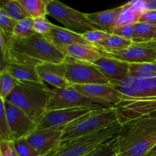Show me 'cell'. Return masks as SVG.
Returning a JSON list of instances; mask_svg holds the SVG:
<instances>
[{
	"instance_id": "7",
	"label": "cell",
	"mask_w": 156,
	"mask_h": 156,
	"mask_svg": "<svg viewBox=\"0 0 156 156\" xmlns=\"http://www.w3.org/2000/svg\"><path fill=\"white\" fill-rule=\"evenodd\" d=\"M64 63L66 66V78L71 86L111 84L94 64L78 61L66 56Z\"/></svg>"
},
{
	"instance_id": "2",
	"label": "cell",
	"mask_w": 156,
	"mask_h": 156,
	"mask_svg": "<svg viewBox=\"0 0 156 156\" xmlns=\"http://www.w3.org/2000/svg\"><path fill=\"white\" fill-rule=\"evenodd\" d=\"M118 156H146L156 146V119L140 117L122 123Z\"/></svg>"
},
{
	"instance_id": "39",
	"label": "cell",
	"mask_w": 156,
	"mask_h": 156,
	"mask_svg": "<svg viewBox=\"0 0 156 156\" xmlns=\"http://www.w3.org/2000/svg\"><path fill=\"white\" fill-rule=\"evenodd\" d=\"M146 2L143 1V0H138V1H131L128 2V4L131 6L133 9L136 11V12H139L142 15L143 12L147 11V8H146Z\"/></svg>"
},
{
	"instance_id": "4",
	"label": "cell",
	"mask_w": 156,
	"mask_h": 156,
	"mask_svg": "<svg viewBox=\"0 0 156 156\" xmlns=\"http://www.w3.org/2000/svg\"><path fill=\"white\" fill-rule=\"evenodd\" d=\"M117 123H120L115 107L93 110L63 128L62 143L97 133Z\"/></svg>"
},
{
	"instance_id": "24",
	"label": "cell",
	"mask_w": 156,
	"mask_h": 156,
	"mask_svg": "<svg viewBox=\"0 0 156 156\" xmlns=\"http://www.w3.org/2000/svg\"><path fill=\"white\" fill-rule=\"evenodd\" d=\"M156 34V25L139 21L136 24V33L133 42L136 44L146 43L154 40Z\"/></svg>"
},
{
	"instance_id": "6",
	"label": "cell",
	"mask_w": 156,
	"mask_h": 156,
	"mask_svg": "<svg viewBox=\"0 0 156 156\" xmlns=\"http://www.w3.org/2000/svg\"><path fill=\"white\" fill-rule=\"evenodd\" d=\"M47 15L61 23L65 28L81 34L99 29L91 24L85 13L76 10L56 0H47Z\"/></svg>"
},
{
	"instance_id": "30",
	"label": "cell",
	"mask_w": 156,
	"mask_h": 156,
	"mask_svg": "<svg viewBox=\"0 0 156 156\" xmlns=\"http://www.w3.org/2000/svg\"><path fill=\"white\" fill-rule=\"evenodd\" d=\"M0 141L12 142L14 137L6 116L5 100L0 98Z\"/></svg>"
},
{
	"instance_id": "17",
	"label": "cell",
	"mask_w": 156,
	"mask_h": 156,
	"mask_svg": "<svg viewBox=\"0 0 156 156\" xmlns=\"http://www.w3.org/2000/svg\"><path fill=\"white\" fill-rule=\"evenodd\" d=\"M41 81L55 88L71 86L66 78L65 63H43L37 66Z\"/></svg>"
},
{
	"instance_id": "35",
	"label": "cell",
	"mask_w": 156,
	"mask_h": 156,
	"mask_svg": "<svg viewBox=\"0 0 156 156\" xmlns=\"http://www.w3.org/2000/svg\"><path fill=\"white\" fill-rule=\"evenodd\" d=\"M34 19V29L36 34H38L45 35L48 34L51 30L53 24L46 16L39 17L37 18H33Z\"/></svg>"
},
{
	"instance_id": "9",
	"label": "cell",
	"mask_w": 156,
	"mask_h": 156,
	"mask_svg": "<svg viewBox=\"0 0 156 156\" xmlns=\"http://www.w3.org/2000/svg\"><path fill=\"white\" fill-rule=\"evenodd\" d=\"M112 85L123 94V98H156V77H140L129 75L123 81Z\"/></svg>"
},
{
	"instance_id": "28",
	"label": "cell",
	"mask_w": 156,
	"mask_h": 156,
	"mask_svg": "<svg viewBox=\"0 0 156 156\" xmlns=\"http://www.w3.org/2000/svg\"><path fill=\"white\" fill-rule=\"evenodd\" d=\"M0 98L5 100L13 91L18 84V81L5 69L0 71Z\"/></svg>"
},
{
	"instance_id": "25",
	"label": "cell",
	"mask_w": 156,
	"mask_h": 156,
	"mask_svg": "<svg viewBox=\"0 0 156 156\" xmlns=\"http://www.w3.org/2000/svg\"><path fill=\"white\" fill-rule=\"evenodd\" d=\"M24 10L32 18L47 15V0H19Z\"/></svg>"
},
{
	"instance_id": "8",
	"label": "cell",
	"mask_w": 156,
	"mask_h": 156,
	"mask_svg": "<svg viewBox=\"0 0 156 156\" xmlns=\"http://www.w3.org/2000/svg\"><path fill=\"white\" fill-rule=\"evenodd\" d=\"M98 105H101L96 101L84 95L73 86L64 88H50V98L47 111L90 108Z\"/></svg>"
},
{
	"instance_id": "19",
	"label": "cell",
	"mask_w": 156,
	"mask_h": 156,
	"mask_svg": "<svg viewBox=\"0 0 156 156\" xmlns=\"http://www.w3.org/2000/svg\"><path fill=\"white\" fill-rule=\"evenodd\" d=\"M121 9L122 5H120L119 7L108 10L92 13H85V15L91 24L98 27L99 29L112 34L113 30L117 26V20Z\"/></svg>"
},
{
	"instance_id": "27",
	"label": "cell",
	"mask_w": 156,
	"mask_h": 156,
	"mask_svg": "<svg viewBox=\"0 0 156 156\" xmlns=\"http://www.w3.org/2000/svg\"><path fill=\"white\" fill-rule=\"evenodd\" d=\"M129 75L140 77H156V61L129 64Z\"/></svg>"
},
{
	"instance_id": "3",
	"label": "cell",
	"mask_w": 156,
	"mask_h": 156,
	"mask_svg": "<svg viewBox=\"0 0 156 156\" xmlns=\"http://www.w3.org/2000/svg\"><path fill=\"white\" fill-rule=\"evenodd\" d=\"M50 88L44 82H18L5 101L22 110L35 123L47 111Z\"/></svg>"
},
{
	"instance_id": "34",
	"label": "cell",
	"mask_w": 156,
	"mask_h": 156,
	"mask_svg": "<svg viewBox=\"0 0 156 156\" xmlns=\"http://www.w3.org/2000/svg\"><path fill=\"white\" fill-rule=\"evenodd\" d=\"M17 21L11 18L3 9H0V31L8 36H13Z\"/></svg>"
},
{
	"instance_id": "29",
	"label": "cell",
	"mask_w": 156,
	"mask_h": 156,
	"mask_svg": "<svg viewBox=\"0 0 156 156\" xmlns=\"http://www.w3.org/2000/svg\"><path fill=\"white\" fill-rule=\"evenodd\" d=\"M140 16H141V14L133 9L131 6L128 4V2L122 5L121 12L119 15L118 20H117V27L126 25V24H136L140 21Z\"/></svg>"
},
{
	"instance_id": "43",
	"label": "cell",
	"mask_w": 156,
	"mask_h": 156,
	"mask_svg": "<svg viewBox=\"0 0 156 156\" xmlns=\"http://www.w3.org/2000/svg\"><path fill=\"white\" fill-rule=\"evenodd\" d=\"M154 40H156V34H155V38H154Z\"/></svg>"
},
{
	"instance_id": "37",
	"label": "cell",
	"mask_w": 156,
	"mask_h": 156,
	"mask_svg": "<svg viewBox=\"0 0 156 156\" xmlns=\"http://www.w3.org/2000/svg\"><path fill=\"white\" fill-rule=\"evenodd\" d=\"M0 156H19L14 148L12 142L0 141Z\"/></svg>"
},
{
	"instance_id": "12",
	"label": "cell",
	"mask_w": 156,
	"mask_h": 156,
	"mask_svg": "<svg viewBox=\"0 0 156 156\" xmlns=\"http://www.w3.org/2000/svg\"><path fill=\"white\" fill-rule=\"evenodd\" d=\"M63 128L35 129L26 139L40 156H48L60 146Z\"/></svg>"
},
{
	"instance_id": "14",
	"label": "cell",
	"mask_w": 156,
	"mask_h": 156,
	"mask_svg": "<svg viewBox=\"0 0 156 156\" xmlns=\"http://www.w3.org/2000/svg\"><path fill=\"white\" fill-rule=\"evenodd\" d=\"M102 55L126 62L129 64L155 62V50L149 43H133L130 47L115 52H102Z\"/></svg>"
},
{
	"instance_id": "33",
	"label": "cell",
	"mask_w": 156,
	"mask_h": 156,
	"mask_svg": "<svg viewBox=\"0 0 156 156\" xmlns=\"http://www.w3.org/2000/svg\"><path fill=\"white\" fill-rule=\"evenodd\" d=\"M111 34L101 29H96V30H90L82 34L84 39L91 46L97 47L99 44L105 41Z\"/></svg>"
},
{
	"instance_id": "1",
	"label": "cell",
	"mask_w": 156,
	"mask_h": 156,
	"mask_svg": "<svg viewBox=\"0 0 156 156\" xmlns=\"http://www.w3.org/2000/svg\"><path fill=\"white\" fill-rule=\"evenodd\" d=\"M9 62L37 66L43 63H62L66 56L44 36L38 34L28 37L8 36Z\"/></svg>"
},
{
	"instance_id": "15",
	"label": "cell",
	"mask_w": 156,
	"mask_h": 156,
	"mask_svg": "<svg viewBox=\"0 0 156 156\" xmlns=\"http://www.w3.org/2000/svg\"><path fill=\"white\" fill-rule=\"evenodd\" d=\"M5 108L14 140L27 137L37 129V123L22 110L6 101Z\"/></svg>"
},
{
	"instance_id": "16",
	"label": "cell",
	"mask_w": 156,
	"mask_h": 156,
	"mask_svg": "<svg viewBox=\"0 0 156 156\" xmlns=\"http://www.w3.org/2000/svg\"><path fill=\"white\" fill-rule=\"evenodd\" d=\"M93 64L111 85L121 82L129 76V63L105 55Z\"/></svg>"
},
{
	"instance_id": "41",
	"label": "cell",
	"mask_w": 156,
	"mask_h": 156,
	"mask_svg": "<svg viewBox=\"0 0 156 156\" xmlns=\"http://www.w3.org/2000/svg\"><path fill=\"white\" fill-rule=\"evenodd\" d=\"M146 156H156V146L149 152V154Z\"/></svg>"
},
{
	"instance_id": "36",
	"label": "cell",
	"mask_w": 156,
	"mask_h": 156,
	"mask_svg": "<svg viewBox=\"0 0 156 156\" xmlns=\"http://www.w3.org/2000/svg\"><path fill=\"white\" fill-rule=\"evenodd\" d=\"M136 33V24H126V25L118 26L113 30V34L118 35L121 37L133 41Z\"/></svg>"
},
{
	"instance_id": "11",
	"label": "cell",
	"mask_w": 156,
	"mask_h": 156,
	"mask_svg": "<svg viewBox=\"0 0 156 156\" xmlns=\"http://www.w3.org/2000/svg\"><path fill=\"white\" fill-rule=\"evenodd\" d=\"M102 108L101 105L90 108H74V109L56 110L47 111L41 120L37 123V129H49V128H63L78 120L82 116L91 112L93 110ZM105 108V107H103Z\"/></svg>"
},
{
	"instance_id": "26",
	"label": "cell",
	"mask_w": 156,
	"mask_h": 156,
	"mask_svg": "<svg viewBox=\"0 0 156 156\" xmlns=\"http://www.w3.org/2000/svg\"><path fill=\"white\" fill-rule=\"evenodd\" d=\"M117 135L104 142L85 156H118Z\"/></svg>"
},
{
	"instance_id": "32",
	"label": "cell",
	"mask_w": 156,
	"mask_h": 156,
	"mask_svg": "<svg viewBox=\"0 0 156 156\" xmlns=\"http://www.w3.org/2000/svg\"><path fill=\"white\" fill-rule=\"evenodd\" d=\"M12 142L15 151L19 156H40L34 148L28 143L26 137L16 139Z\"/></svg>"
},
{
	"instance_id": "38",
	"label": "cell",
	"mask_w": 156,
	"mask_h": 156,
	"mask_svg": "<svg viewBox=\"0 0 156 156\" xmlns=\"http://www.w3.org/2000/svg\"><path fill=\"white\" fill-rule=\"evenodd\" d=\"M140 21L156 25V10L146 11L143 12L140 16Z\"/></svg>"
},
{
	"instance_id": "42",
	"label": "cell",
	"mask_w": 156,
	"mask_h": 156,
	"mask_svg": "<svg viewBox=\"0 0 156 156\" xmlns=\"http://www.w3.org/2000/svg\"><path fill=\"white\" fill-rule=\"evenodd\" d=\"M149 117V118H153V119H156V111H154L153 113H152L151 114H149L148 117Z\"/></svg>"
},
{
	"instance_id": "31",
	"label": "cell",
	"mask_w": 156,
	"mask_h": 156,
	"mask_svg": "<svg viewBox=\"0 0 156 156\" xmlns=\"http://www.w3.org/2000/svg\"><path fill=\"white\" fill-rule=\"evenodd\" d=\"M34 29V19L30 17L18 21L14 30L13 36L18 38L28 37L35 34Z\"/></svg>"
},
{
	"instance_id": "21",
	"label": "cell",
	"mask_w": 156,
	"mask_h": 156,
	"mask_svg": "<svg viewBox=\"0 0 156 156\" xmlns=\"http://www.w3.org/2000/svg\"><path fill=\"white\" fill-rule=\"evenodd\" d=\"M2 69H5L18 82H43L34 66L9 62Z\"/></svg>"
},
{
	"instance_id": "10",
	"label": "cell",
	"mask_w": 156,
	"mask_h": 156,
	"mask_svg": "<svg viewBox=\"0 0 156 156\" xmlns=\"http://www.w3.org/2000/svg\"><path fill=\"white\" fill-rule=\"evenodd\" d=\"M118 114L120 123L140 117H148L156 111V98H123L115 106Z\"/></svg>"
},
{
	"instance_id": "13",
	"label": "cell",
	"mask_w": 156,
	"mask_h": 156,
	"mask_svg": "<svg viewBox=\"0 0 156 156\" xmlns=\"http://www.w3.org/2000/svg\"><path fill=\"white\" fill-rule=\"evenodd\" d=\"M75 88L84 95L98 102L105 108L115 107L123 98V96L111 84H91L73 85Z\"/></svg>"
},
{
	"instance_id": "22",
	"label": "cell",
	"mask_w": 156,
	"mask_h": 156,
	"mask_svg": "<svg viewBox=\"0 0 156 156\" xmlns=\"http://www.w3.org/2000/svg\"><path fill=\"white\" fill-rule=\"evenodd\" d=\"M133 43V41L111 34L104 42L95 47L102 52H115L130 47Z\"/></svg>"
},
{
	"instance_id": "40",
	"label": "cell",
	"mask_w": 156,
	"mask_h": 156,
	"mask_svg": "<svg viewBox=\"0 0 156 156\" xmlns=\"http://www.w3.org/2000/svg\"><path fill=\"white\" fill-rule=\"evenodd\" d=\"M146 8H147V11L156 10V0L146 2Z\"/></svg>"
},
{
	"instance_id": "18",
	"label": "cell",
	"mask_w": 156,
	"mask_h": 156,
	"mask_svg": "<svg viewBox=\"0 0 156 156\" xmlns=\"http://www.w3.org/2000/svg\"><path fill=\"white\" fill-rule=\"evenodd\" d=\"M44 37L61 52L66 47L73 44H82L90 45L81 34L76 33L64 27H59L56 24H53L50 33Z\"/></svg>"
},
{
	"instance_id": "20",
	"label": "cell",
	"mask_w": 156,
	"mask_h": 156,
	"mask_svg": "<svg viewBox=\"0 0 156 156\" xmlns=\"http://www.w3.org/2000/svg\"><path fill=\"white\" fill-rule=\"evenodd\" d=\"M62 53L66 57L92 64L102 56L101 53L97 47L82 44H73L66 47L62 50Z\"/></svg>"
},
{
	"instance_id": "23",
	"label": "cell",
	"mask_w": 156,
	"mask_h": 156,
	"mask_svg": "<svg viewBox=\"0 0 156 156\" xmlns=\"http://www.w3.org/2000/svg\"><path fill=\"white\" fill-rule=\"evenodd\" d=\"M0 9L17 22L29 17L19 0H2Z\"/></svg>"
},
{
	"instance_id": "5",
	"label": "cell",
	"mask_w": 156,
	"mask_h": 156,
	"mask_svg": "<svg viewBox=\"0 0 156 156\" xmlns=\"http://www.w3.org/2000/svg\"><path fill=\"white\" fill-rule=\"evenodd\" d=\"M121 123H117L97 133L61 143L60 146L48 156H85L104 142L118 134Z\"/></svg>"
}]
</instances>
